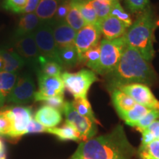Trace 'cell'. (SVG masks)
Returning <instances> with one entry per match:
<instances>
[{
    "label": "cell",
    "instance_id": "cell-6",
    "mask_svg": "<svg viewBox=\"0 0 159 159\" xmlns=\"http://www.w3.org/2000/svg\"><path fill=\"white\" fill-rule=\"evenodd\" d=\"M34 37L40 53L47 61L58 63L63 68L59 55V49L55 43L49 24L42 23L35 32Z\"/></svg>",
    "mask_w": 159,
    "mask_h": 159
},
{
    "label": "cell",
    "instance_id": "cell-26",
    "mask_svg": "<svg viewBox=\"0 0 159 159\" xmlns=\"http://www.w3.org/2000/svg\"><path fill=\"white\" fill-rule=\"evenodd\" d=\"M65 21L71 27H72L77 32L79 31L86 25L78 7L72 0H71V8L69 10L66 17Z\"/></svg>",
    "mask_w": 159,
    "mask_h": 159
},
{
    "label": "cell",
    "instance_id": "cell-33",
    "mask_svg": "<svg viewBox=\"0 0 159 159\" xmlns=\"http://www.w3.org/2000/svg\"><path fill=\"white\" fill-rule=\"evenodd\" d=\"M159 119V110L151 109L147 114H145L138 123L136 125L135 128L138 131L142 133L145 129L148 128L150 125L155 121Z\"/></svg>",
    "mask_w": 159,
    "mask_h": 159
},
{
    "label": "cell",
    "instance_id": "cell-8",
    "mask_svg": "<svg viewBox=\"0 0 159 159\" xmlns=\"http://www.w3.org/2000/svg\"><path fill=\"white\" fill-rule=\"evenodd\" d=\"M13 47L18 55L38 72L40 70L41 56L35 42L34 34L15 39Z\"/></svg>",
    "mask_w": 159,
    "mask_h": 159
},
{
    "label": "cell",
    "instance_id": "cell-41",
    "mask_svg": "<svg viewBox=\"0 0 159 159\" xmlns=\"http://www.w3.org/2000/svg\"><path fill=\"white\" fill-rule=\"evenodd\" d=\"M146 130V129H145ZM150 132V134L153 136L156 140L159 139V119L152 122L150 126L147 128Z\"/></svg>",
    "mask_w": 159,
    "mask_h": 159
},
{
    "label": "cell",
    "instance_id": "cell-17",
    "mask_svg": "<svg viewBox=\"0 0 159 159\" xmlns=\"http://www.w3.org/2000/svg\"><path fill=\"white\" fill-rule=\"evenodd\" d=\"M41 21L39 19L37 15L34 13H26L21 16L17 27L14 33L15 39L25 36L31 34H34L40 26L41 25Z\"/></svg>",
    "mask_w": 159,
    "mask_h": 159
},
{
    "label": "cell",
    "instance_id": "cell-24",
    "mask_svg": "<svg viewBox=\"0 0 159 159\" xmlns=\"http://www.w3.org/2000/svg\"><path fill=\"white\" fill-rule=\"evenodd\" d=\"M151 109L147 108V107L143 106L140 104H136V105L126 112L121 117L125 122L128 125L131 127H135L138 122L150 111Z\"/></svg>",
    "mask_w": 159,
    "mask_h": 159
},
{
    "label": "cell",
    "instance_id": "cell-18",
    "mask_svg": "<svg viewBox=\"0 0 159 159\" xmlns=\"http://www.w3.org/2000/svg\"><path fill=\"white\" fill-rule=\"evenodd\" d=\"M111 100L116 109L117 114L120 117L125 113L132 109L137 103L131 97L119 89L110 91Z\"/></svg>",
    "mask_w": 159,
    "mask_h": 159
},
{
    "label": "cell",
    "instance_id": "cell-34",
    "mask_svg": "<svg viewBox=\"0 0 159 159\" xmlns=\"http://www.w3.org/2000/svg\"><path fill=\"white\" fill-rule=\"evenodd\" d=\"M129 11L133 13H141L150 7V0H125Z\"/></svg>",
    "mask_w": 159,
    "mask_h": 159
},
{
    "label": "cell",
    "instance_id": "cell-43",
    "mask_svg": "<svg viewBox=\"0 0 159 159\" xmlns=\"http://www.w3.org/2000/svg\"><path fill=\"white\" fill-rule=\"evenodd\" d=\"M5 61H4L2 55H0V72L2 71H4V69H5Z\"/></svg>",
    "mask_w": 159,
    "mask_h": 159
},
{
    "label": "cell",
    "instance_id": "cell-32",
    "mask_svg": "<svg viewBox=\"0 0 159 159\" xmlns=\"http://www.w3.org/2000/svg\"><path fill=\"white\" fill-rule=\"evenodd\" d=\"M111 15L116 17V19L120 20V21H122L123 23H125V25H128L129 27H130V26L132 25V24L134 23L132 18H131L130 14L125 11V10L123 8L122 6L121 5L119 1H116L112 4Z\"/></svg>",
    "mask_w": 159,
    "mask_h": 159
},
{
    "label": "cell",
    "instance_id": "cell-10",
    "mask_svg": "<svg viewBox=\"0 0 159 159\" xmlns=\"http://www.w3.org/2000/svg\"><path fill=\"white\" fill-rule=\"evenodd\" d=\"M11 122V128L7 137L19 139L26 134V129L33 119L30 107L16 106L5 110Z\"/></svg>",
    "mask_w": 159,
    "mask_h": 159
},
{
    "label": "cell",
    "instance_id": "cell-23",
    "mask_svg": "<svg viewBox=\"0 0 159 159\" xmlns=\"http://www.w3.org/2000/svg\"><path fill=\"white\" fill-rule=\"evenodd\" d=\"M100 61V43L89 49L81 59V63H85L89 69L97 74Z\"/></svg>",
    "mask_w": 159,
    "mask_h": 159
},
{
    "label": "cell",
    "instance_id": "cell-25",
    "mask_svg": "<svg viewBox=\"0 0 159 159\" xmlns=\"http://www.w3.org/2000/svg\"><path fill=\"white\" fill-rule=\"evenodd\" d=\"M77 6L86 25H97L98 18L88 0H72Z\"/></svg>",
    "mask_w": 159,
    "mask_h": 159
},
{
    "label": "cell",
    "instance_id": "cell-39",
    "mask_svg": "<svg viewBox=\"0 0 159 159\" xmlns=\"http://www.w3.org/2000/svg\"><path fill=\"white\" fill-rule=\"evenodd\" d=\"M48 128L43 126L41 123L37 122L35 119H32L30 122L26 129V134H37V133H47Z\"/></svg>",
    "mask_w": 159,
    "mask_h": 159
},
{
    "label": "cell",
    "instance_id": "cell-13",
    "mask_svg": "<svg viewBox=\"0 0 159 159\" xmlns=\"http://www.w3.org/2000/svg\"><path fill=\"white\" fill-rule=\"evenodd\" d=\"M101 32L97 25H85L77 32L75 45L79 55L80 63L83 55L89 49L98 44L101 38Z\"/></svg>",
    "mask_w": 159,
    "mask_h": 159
},
{
    "label": "cell",
    "instance_id": "cell-37",
    "mask_svg": "<svg viewBox=\"0 0 159 159\" xmlns=\"http://www.w3.org/2000/svg\"><path fill=\"white\" fill-rule=\"evenodd\" d=\"M11 128V122L5 110L0 111V136H7Z\"/></svg>",
    "mask_w": 159,
    "mask_h": 159
},
{
    "label": "cell",
    "instance_id": "cell-36",
    "mask_svg": "<svg viewBox=\"0 0 159 159\" xmlns=\"http://www.w3.org/2000/svg\"><path fill=\"white\" fill-rule=\"evenodd\" d=\"M71 8V0H61L52 21H65L66 17Z\"/></svg>",
    "mask_w": 159,
    "mask_h": 159
},
{
    "label": "cell",
    "instance_id": "cell-31",
    "mask_svg": "<svg viewBox=\"0 0 159 159\" xmlns=\"http://www.w3.org/2000/svg\"><path fill=\"white\" fill-rule=\"evenodd\" d=\"M137 152L140 159H159V139L150 142Z\"/></svg>",
    "mask_w": 159,
    "mask_h": 159
},
{
    "label": "cell",
    "instance_id": "cell-38",
    "mask_svg": "<svg viewBox=\"0 0 159 159\" xmlns=\"http://www.w3.org/2000/svg\"><path fill=\"white\" fill-rule=\"evenodd\" d=\"M44 102V104L49 106L52 107L57 110L60 111H63V107L65 105V101H64V95H60V96H56L51 97L46 99Z\"/></svg>",
    "mask_w": 159,
    "mask_h": 159
},
{
    "label": "cell",
    "instance_id": "cell-29",
    "mask_svg": "<svg viewBox=\"0 0 159 159\" xmlns=\"http://www.w3.org/2000/svg\"><path fill=\"white\" fill-rule=\"evenodd\" d=\"M63 67L58 63L53 61H47L42 57L40 63V70L43 75L49 77H60L61 76Z\"/></svg>",
    "mask_w": 159,
    "mask_h": 159
},
{
    "label": "cell",
    "instance_id": "cell-20",
    "mask_svg": "<svg viewBox=\"0 0 159 159\" xmlns=\"http://www.w3.org/2000/svg\"><path fill=\"white\" fill-rule=\"evenodd\" d=\"M2 55L5 63L4 71L10 73H17L25 66V61L18 55L16 52L12 49H0Z\"/></svg>",
    "mask_w": 159,
    "mask_h": 159
},
{
    "label": "cell",
    "instance_id": "cell-15",
    "mask_svg": "<svg viewBox=\"0 0 159 159\" xmlns=\"http://www.w3.org/2000/svg\"><path fill=\"white\" fill-rule=\"evenodd\" d=\"M100 30L103 39L114 40L125 36L129 27L113 16L99 21L97 24Z\"/></svg>",
    "mask_w": 159,
    "mask_h": 159
},
{
    "label": "cell",
    "instance_id": "cell-12",
    "mask_svg": "<svg viewBox=\"0 0 159 159\" xmlns=\"http://www.w3.org/2000/svg\"><path fill=\"white\" fill-rule=\"evenodd\" d=\"M119 89L129 95L137 104L150 109L159 110V100L154 96L148 85L142 83H132L122 85Z\"/></svg>",
    "mask_w": 159,
    "mask_h": 159
},
{
    "label": "cell",
    "instance_id": "cell-16",
    "mask_svg": "<svg viewBox=\"0 0 159 159\" xmlns=\"http://www.w3.org/2000/svg\"><path fill=\"white\" fill-rule=\"evenodd\" d=\"M35 119L48 128L56 127L62 121L61 111L49 105H43L37 111Z\"/></svg>",
    "mask_w": 159,
    "mask_h": 159
},
{
    "label": "cell",
    "instance_id": "cell-42",
    "mask_svg": "<svg viewBox=\"0 0 159 159\" xmlns=\"http://www.w3.org/2000/svg\"><path fill=\"white\" fill-rule=\"evenodd\" d=\"M0 159H6L5 146L1 137H0Z\"/></svg>",
    "mask_w": 159,
    "mask_h": 159
},
{
    "label": "cell",
    "instance_id": "cell-21",
    "mask_svg": "<svg viewBox=\"0 0 159 159\" xmlns=\"http://www.w3.org/2000/svg\"><path fill=\"white\" fill-rule=\"evenodd\" d=\"M17 78V73L0 72V108L7 101V97L14 87Z\"/></svg>",
    "mask_w": 159,
    "mask_h": 159
},
{
    "label": "cell",
    "instance_id": "cell-35",
    "mask_svg": "<svg viewBox=\"0 0 159 159\" xmlns=\"http://www.w3.org/2000/svg\"><path fill=\"white\" fill-rule=\"evenodd\" d=\"M27 3V0H5L2 6L7 11L19 13H22Z\"/></svg>",
    "mask_w": 159,
    "mask_h": 159
},
{
    "label": "cell",
    "instance_id": "cell-28",
    "mask_svg": "<svg viewBox=\"0 0 159 159\" xmlns=\"http://www.w3.org/2000/svg\"><path fill=\"white\" fill-rule=\"evenodd\" d=\"M59 55L63 67H73L80 63L79 55L75 46L59 49Z\"/></svg>",
    "mask_w": 159,
    "mask_h": 159
},
{
    "label": "cell",
    "instance_id": "cell-22",
    "mask_svg": "<svg viewBox=\"0 0 159 159\" xmlns=\"http://www.w3.org/2000/svg\"><path fill=\"white\" fill-rule=\"evenodd\" d=\"M47 133L55 135V136H57V138L62 141L71 140L75 141V142L81 141L80 136L77 130L72 125L67 122H66L64 125L61 127H59V128L55 127V128H48Z\"/></svg>",
    "mask_w": 159,
    "mask_h": 159
},
{
    "label": "cell",
    "instance_id": "cell-19",
    "mask_svg": "<svg viewBox=\"0 0 159 159\" xmlns=\"http://www.w3.org/2000/svg\"><path fill=\"white\" fill-rule=\"evenodd\" d=\"M61 0H41L35 13L41 22L49 24L54 19Z\"/></svg>",
    "mask_w": 159,
    "mask_h": 159
},
{
    "label": "cell",
    "instance_id": "cell-44",
    "mask_svg": "<svg viewBox=\"0 0 159 159\" xmlns=\"http://www.w3.org/2000/svg\"><path fill=\"white\" fill-rule=\"evenodd\" d=\"M89 1H91V0H89ZM102 1H106V2H109L114 3L116 1H119V0H102Z\"/></svg>",
    "mask_w": 159,
    "mask_h": 159
},
{
    "label": "cell",
    "instance_id": "cell-9",
    "mask_svg": "<svg viewBox=\"0 0 159 159\" xmlns=\"http://www.w3.org/2000/svg\"><path fill=\"white\" fill-rule=\"evenodd\" d=\"M35 94V86L33 79L29 74H23L18 77L6 102L19 105L28 104L34 100Z\"/></svg>",
    "mask_w": 159,
    "mask_h": 159
},
{
    "label": "cell",
    "instance_id": "cell-5",
    "mask_svg": "<svg viewBox=\"0 0 159 159\" xmlns=\"http://www.w3.org/2000/svg\"><path fill=\"white\" fill-rule=\"evenodd\" d=\"M65 89L75 98H87L88 91L93 83L98 80L96 73L92 70L82 69L75 73L65 71L61 75Z\"/></svg>",
    "mask_w": 159,
    "mask_h": 159
},
{
    "label": "cell",
    "instance_id": "cell-14",
    "mask_svg": "<svg viewBox=\"0 0 159 159\" xmlns=\"http://www.w3.org/2000/svg\"><path fill=\"white\" fill-rule=\"evenodd\" d=\"M53 33L55 43L58 49L75 45L77 31L71 27L66 21H52L49 23Z\"/></svg>",
    "mask_w": 159,
    "mask_h": 159
},
{
    "label": "cell",
    "instance_id": "cell-11",
    "mask_svg": "<svg viewBox=\"0 0 159 159\" xmlns=\"http://www.w3.org/2000/svg\"><path fill=\"white\" fill-rule=\"evenodd\" d=\"M39 91L35 92V101H45L51 97L64 95L65 85L61 76L49 77L38 71Z\"/></svg>",
    "mask_w": 159,
    "mask_h": 159
},
{
    "label": "cell",
    "instance_id": "cell-40",
    "mask_svg": "<svg viewBox=\"0 0 159 159\" xmlns=\"http://www.w3.org/2000/svg\"><path fill=\"white\" fill-rule=\"evenodd\" d=\"M40 2H41V0H27V5H26L22 13L26 14V13H34Z\"/></svg>",
    "mask_w": 159,
    "mask_h": 159
},
{
    "label": "cell",
    "instance_id": "cell-2",
    "mask_svg": "<svg viewBox=\"0 0 159 159\" xmlns=\"http://www.w3.org/2000/svg\"><path fill=\"white\" fill-rule=\"evenodd\" d=\"M106 76L109 91L132 83L152 85L158 80L150 63L136 49L128 45L116 68Z\"/></svg>",
    "mask_w": 159,
    "mask_h": 159
},
{
    "label": "cell",
    "instance_id": "cell-3",
    "mask_svg": "<svg viewBox=\"0 0 159 159\" xmlns=\"http://www.w3.org/2000/svg\"><path fill=\"white\" fill-rule=\"evenodd\" d=\"M156 27V21L150 7L139 13L125 35L127 45L136 49L149 62L155 56L154 32Z\"/></svg>",
    "mask_w": 159,
    "mask_h": 159
},
{
    "label": "cell",
    "instance_id": "cell-1",
    "mask_svg": "<svg viewBox=\"0 0 159 159\" xmlns=\"http://www.w3.org/2000/svg\"><path fill=\"white\" fill-rule=\"evenodd\" d=\"M136 153L119 125L108 134L81 142L69 159H134Z\"/></svg>",
    "mask_w": 159,
    "mask_h": 159
},
{
    "label": "cell",
    "instance_id": "cell-4",
    "mask_svg": "<svg viewBox=\"0 0 159 159\" xmlns=\"http://www.w3.org/2000/svg\"><path fill=\"white\" fill-rule=\"evenodd\" d=\"M127 43L125 36L114 40L100 41V61L97 74L108 75L114 70L120 61Z\"/></svg>",
    "mask_w": 159,
    "mask_h": 159
},
{
    "label": "cell",
    "instance_id": "cell-30",
    "mask_svg": "<svg viewBox=\"0 0 159 159\" xmlns=\"http://www.w3.org/2000/svg\"><path fill=\"white\" fill-rule=\"evenodd\" d=\"M89 2L91 7L96 12L97 18H98V21L105 19L111 15L113 3L106 1H102V0H91Z\"/></svg>",
    "mask_w": 159,
    "mask_h": 159
},
{
    "label": "cell",
    "instance_id": "cell-7",
    "mask_svg": "<svg viewBox=\"0 0 159 159\" xmlns=\"http://www.w3.org/2000/svg\"><path fill=\"white\" fill-rule=\"evenodd\" d=\"M63 112L66 117V122L72 125L79 133L82 142L93 139L97 133V127L95 122L90 119L83 116L77 113L71 102H66Z\"/></svg>",
    "mask_w": 159,
    "mask_h": 159
},
{
    "label": "cell",
    "instance_id": "cell-27",
    "mask_svg": "<svg viewBox=\"0 0 159 159\" xmlns=\"http://www.w3.org/2000/svg\"><path fill=\"white\" fill-rule=\"evenodd\" d=\"M71 103H72L73 107L77 111L78 114L90 119L91 121H93L96 124H99V121L95 117L90 102H89L87 98H82V97L75 98Z\"/></svg>",
    "mask_w": 159,
    "mask_h": 159
}]
</instances>
